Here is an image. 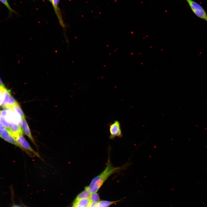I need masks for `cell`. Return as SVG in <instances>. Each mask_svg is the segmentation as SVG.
I'll return each instance as SVG.
<instances>
[{
	"mask_svg": "<svg viewBox=\"0 0 207 207\" xmlns=\"http://www.w3.org/2000/svg\"><path fill=\"white\" fill-rule=\"evenodd\" d=\"M106 166L103 171L99 175L93 178L88 189L91 193H96L106 180L112 174L120 172L126 168L129 165L128 163L121 166L116 167L112 164L110 160V150Z\"/></svg>",
	"mask_w": 207,
	"mask_h": 207,
	"instance_id": "1",
	"label": "cell"
},
{
	"mask_svg": "<svg viewBox=\"0 0 207 207\" xmlns=\"http://www.w3.org/2000/svg\"><path fill=\"white\" fill-rule=\"evenodd\" d=\"M194 14L207 22V13L203 7L193 0H185Z\"/></svg>",
	"mask_w": 207,
	"mask_h": 207,
	"instance_id": "2",
	"label": "cell"
},
{
	"mask_svg": "<svg viewBox=\"0 0 207 207\" xmlns=\"http://www.w3.org/2000/svg\"><path fill=\"white\" fill-rule=\"evenodd\" d=\"M109 126L110 133L109 138L110 139H113L116 137H122L121 124L120 122L117 120H115L109 125Z\"/></svg>",
	"mask_w": 207,
	"mask_h": 207,
	"instance_id": "3",
	"label": "cell"
},
{
	"mask_svg": "<svg viewBox=\"0 0 207 207\" xmlns=\"http://www.w3.org/2000/svg\"><path fill=\"white\" fill-rule=\"evenodd\" d=\"M0 137L7 142L18 146L25 152L28 156L32 157L33 156L31 152L25 150L20 145L15 138L10 134L7 129H6L1 134Z\"/></svg>",
	"mask_w": 207,
	"mask_h": 207,
	"instance_id": "4",
	"label": "cell"
},
{
	"mask_svg": "<svg viewBox=\"0 0 207 207\" xmlns=\"http://www.w3.org/2000/svg\"><path fill=\"white\" fill-rule=\"evenodd\" d=\"M15 139L20 145L25 150L33 153L35 156L41 158L39 153L34 150L23 135V134L19 135Z\"/></svg>",
	"mask_w": 207,
	"mask_h": 207,
	"instance_id": "5",
	"label": "cell"
},
{
	"mask_svg": "<svg viewBox=\"0 0 207 207\" xmlns=\"http://www.w3.org/2000/svg\"><path fill=\"white\" fill-rule=\"evenodd\" d=\"M60 0H52V4L55 14L58 19L60 26L63 29H64L66 25L64 22L62 16L58 6Z\"/></svg>",
	"mask_w": 207,
	"mask_h": 207,
	"instance_id": "6",
	"label": "cell"
},
{
	"mask_svg": "<svg viewBox=\"0 0 207 207\" xmlns=\"http://www.w3.org/2000/svg\"><path fill=\"white\" fill-rule=\"evenodd\" d=\"M21 128L24 133L28 137L32 143L38 148L37 145L32 135L30 129L25 118L22 119Z\"/></svg>",
	"mask_w": 207,
	"mask_h": 207,
	"instance_id": "7",
	"label": "cell"
},
{
	"mask_svg": "<svg viewBox=\"0 0 207 207\" xmlns=\"http://www.w3.org/2000/svg\"><path fill=\"white\" fill-rule=\"evenodd\" d=\"M91 194L88 189L87 186H86L85 187L84 190L77 196L73 203L82 199L90 198Z\"/></svg>",
	"mask_w": 207,
	"mask_h": 207,
	"instance_id": "8",
	"label": "cell"
},
{
	"mask_svg": "<svg viewBox=\"0 0 207 207\" xmlns=\"http://www.w3.org/2000/svg\"><path fill=\"white\" fill-rule=\"evenodd\" d=\"M91 202L90 198L84 199L73 203V205L77 207H89Z\"/></svg>",
	"mask_w": 207,
	"mask_h": 207,
	"instance_id": "9",
	"label": "cell"
},
{
	"mask_svg": "<svg viewBox=\"0 0 207 207\" xmlns=\"http://www.w3.org/2000/svg\"><path fill=\"white\" fill-rule=\"evenodd\" d=\"M3 95L4 99L1 106L3 108L5 109L9 97L11 95L10 93L9 90L6 89L4 92Z\"/></svg>",
	"mask_w": 207,
	"mask_h": 207,
	"instance_id": "10",
	"label": "cell"
},
{
	"mask_svg": "<svg viewBox=\"0 0 207 207\" xmlns=\"http://www.w3.org/2000/svg\"><path fill=\"white\" fill-rule=\"evenodd\" d=\"M9 108L17 112L21 117L22 119L25 118L24 114L18 104L12 106Z\"/></svg>",
	"mask_w": 207,
	"mask_h": 207,
	"instance_id": "11",
	"label": "cell"
},
{
	"mask_svg": "<svg viewBox=\"0 0 207 207\" xmlns=\"http://www.w3.org/2000/svg\"><path fill=\"white\" fill-rule=\"evenodd\" d=\"M119 201H109L105 200L100 201L97 203V207H108L112 204Z\"/></svg>",
	"mask_w": 207,
	"mask_h": 207,
	"instance_id": "12",
	"label": "cell"
},
{
	"mask_svg": "<svg viewBox=\"0 0 207 207\" xmlns=\"http://www.w3.org/2000/svg\"><path fill=\"white\" fill-rule=\"evenodd\" d=\"M18 104L14 99L11 95L9 100L6 106V109H8L10 108L12 106Z\"/></svg>",
	"mask_w": 207,
	"mask_h": 207,
	"instance_id": "13",
	"label": "cell"
},
{
	"mask_svg": "<svg viewBox=\"0 0 207 207\" xmlns=\"http://www.w3.org/2000/svg\"><path fill=\"white\" fill-rule=\"evenodd\" d=\"M0 123L7 130H9L10 129L9 124L7 121L4 117L1 116H0Z\"/></svg>",
	"mask_w": 207,
	"mask_h": 207,
	"instance_id": "14",
	"label": "cell"
},
{
	"mask_svg": "<svg viewBox=\"0 0 207 207\" xmlns=\"http://www.w3.org/2000/svg\"><path fill=\"white\" fill-rule=\"evenodd\" d=\"M90 199L91 202L97 203L100 201L99 195L97 192L91 193Z\"/></svg>",
	"mask_w": 207,
	"mask_h": 207,
	"instance_id": "15",
	"label": "cell"
},
{
	"mask_svg": "<svg viewBox=\"0 0 207 207\" xmlns=\"http://www.w3.org/2000/svg\"><path fill=\"white\" fill-rule=\"evenodd\" d=\"M0 1L5 6L10 12H14V11L11 8L8 3L7 0H0Z\"/></svg>",
	"mask_w": 207,
	"mask_h": 207,
	"instance_id": "16",
	"label": "cell"
},
{
	"mask_svg": "<svg viewBox=\"0 0 207 207\" xmlns=\"http://www.w3.org/2000/svg\"><path fill=\"white\" fill-rule=\"evenodd\" d=\"M8 113V110H4L1 111V115L4 117H5L7 115Z\"/></svg>",
	"mask_w": 207,
	"mask_h": 207,
	"instance_id": "17",
	"label": "cell"
},
{
	"mask_svg": "<svg viewBox=\"0 0 207 207\" xmlns=\"http://www.w3.org/2000/svg\"><path fill=\"white\" fill-rule=\"evenodd\" d=\"M97 203L91 202L89 207H97Z\"/></svg>",
	"mask_w": 207,
	"mask_h": 207,
	"instance_id": "18",
	"label": "cell"
},
{
	"mask_svg": "<svg viewBox=\"0 0 207 207\" xmlns=\"http://www.w3.org/2000/svg\"><path fill=\"white\" fill-rule=\"evenodd\" d=\"M6 88L0 90V98L3 95V93L4 91L6 89Z\"/></svg>",
	"mask_w": 207,
	"mask_h": 207,
	"instance_id": "19",
	"label": "cell"
},
{
	"mask_svg": "<svg viewBox=\"0 0 207 207\" xmlns=\"http://www.w3.org/2000/svg\"><path fill=\"white\" fill-rule=\"evenodd\" d=\"M5 88V86L3 83L2 80L0 78V88Z\"/></svg>",
	"mask_w": 207,
	"mask_h": 207,
	"instance_id": "20",
	"label": "cell"
},
{
	"mask_svg": "<svg viewBox=\"0 0 207 207\" xmlns=\"http://www.w3.org/2000/svg\"><path fill=\"white\" fill-rule=\"evenodd\" d=\"M4 99V95L0 98V106L1 105Z\"/></svg>",
	"mask_w": 207,
	"mask_h": 207,
	"instance_id": "21",
	"label": "cell"
},
{
	"mask_svg": "<svg viewBox=\"0 0 207 207\" xmlns=\"http://www.w3.org/2000/svg\"><path fill=\"white\" fill-rule=\"evenodd\" d=\"M12 207H20L19 206H17L16 205H13V206H12Z\"/></svg>",
	"mask_w": 207,
	"mask_h": 207,
	"instance_id": "22",
	"label": "cell"
},
{
	"mask_svg": "<svg viewBox=\"0 0 207 207\" xmlns=\"http://www.w3.org/2000/svg\"><path fill=\"white\" fill-rule=\"evenodd\" d=\"M2 132H1V131H0V136L1 134H2Z\"/></svg>",
	"mask_w": 207,
	"mask_h": 207,
	"instance_id": "23",
	"label": "cell"
},
{
	"mask_svg": "<svg viewBox=\"0 0 207 207\" xmlns=\"http://www.w3.org/2000/svg\"><path fill=\"white\" fill-rule=\"evenodd\" d=\"M72 207H77L76 206L73 205Z\"/></svg>",
	"mask_w": 207,
	"mask_h": 207,
	"instance_id": "24",
	"label": "cell"
},
{
	"mask_svg": "<svg viewBox=\"0 0 207 207\" xmlns=\"http://www.w3.org/2000/svg\"><path fill=\"white\" fill-rule=\"evenodd\" d=\"M1 110H0V116H1Z\"/></svg>",
	"mask_w": 207,
	"mask_h": 207,
	"instance_id": "25",
	"label": "cell"
}]
</instances>
